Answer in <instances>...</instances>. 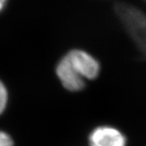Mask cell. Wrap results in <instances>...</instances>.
Here are the masks:
<instances>
[{
  "label": "cell",
  "mask_w": 146,
  "mask_h": 146,
  "mask_svg": "<svg viewBox=\"0 0 146 146\" xmlns=\"http://www.w3.org/2000/svg\"><path fill=\"white\" fill-rule=\"evenodd\" d=\"M8 100V93L5 85L0 81V114L5 109Z\"/></svg>",
  "instance_id": "5b68a950"
},
{
  "label": "cell",
  "mask_w": 146,
  "mask_h": 146,
  "mask_svg": "<svg viewBox=\"0 0 146 146\" xmlns=\"http://www.w3.org/2000/svg\"><path fill=\"white\" fill-rule=\"evenodd\" d=\"M90 146H126V138L117 129L101 126L93 129L89 137Z\"/></svg>",
  "instance_id": "277c9868"
},
{
  "label": "cell",
  "mask_w": 146,
  "mask_h": 146,
  "mask_svg": "<svg viewBox=\"0 0 146 146\" xmlns=\"http://www.w3.org/2000/svg\"><path fill=\"white\" fill-rule=\"evenodd\" d=\"M56 72L62 86L66 90L78 92L84 89L86 86L85 79L77 72L66 56L62 57L58 62Z\"/></svg>",
  "instance_id": "3957f363"
},
{
  "label": "cell",
  "mask_w": 146,
  "mask_h": 146,
  "mask_svg": "<svg viewBox=\"0 0 146 146\" xmlns=\"http://www.w3.org/2000/svg\"><path fill=\"white\" fill-rule=\"evenodd\" d=\"M70 64L84 79H94L100 73V64L89 53L81 49L70 50L66 55Z\"/></svg>",
  "instance_id": "7a4b0ae2"
},
{
  "label": "cell",
  "mask_w": 146,
  "mask_h": 146,
  "mask_svg": "<svg viewBox=\"0 0 146 146\" xmlns=\"http://www.w3.org/2000/svg\"><path fill=\"white\" fill-rule=\"evenodd\" d=\"M13 144L12 137L7 133L0 131V146H13Z\"/></svg>",
  "instance_id": "8992f818"
},
{
  "label": "cell",
  "mask_w": 146,
  "mask_h": 146,
  "mask_svg": "<svg viewBox=\"0 0 146 146\" xmlns=\"http://www.w3.org/2000/svg\"><path fill=\"white\" fill-rule=\"evenodd\" d=\"M117 10L128 31L146 55V14L128 5H121Z\"/></svg>",
  "instance_id": "6da1fadb"
},
{
  "label": "cell",
  "mask_w": 146,
  "mask_h": 146,
  "mask_svg": "<svg viewBox=\"0 0 146 146\" xmlns=\"http://www.w3.org/2000/svg\"><path fill=\"white\" fill-rule=\"evenodd\" d=\"M6 1L7 0H0V11H1V10L5 7Z\"/></svg>",
  "instance_id": "52a82bcc"
}]
</instances>
